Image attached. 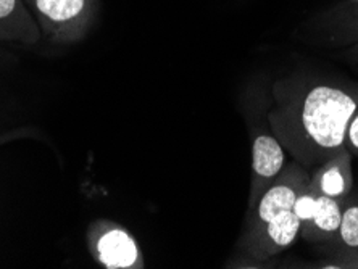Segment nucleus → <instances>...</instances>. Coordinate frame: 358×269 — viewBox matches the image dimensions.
<instances>
[{"instance_id":"nucleus-1","label":"nucleus","mask_w":358,"mask_h":269,"mask_svg":"<svg viewBox=\"0 0 358 269\" xmlns=\"http://www.w3.org/2000/svg\"><path fill=\"white\" fill-rule=\"evenodd\" d=\"M358 96L331 82L279 81L268 112L271 134L294 160L308 170L345 147V133Z\"/></svg>"},{"instance_id":"nucleus-2","label":"nucleus","mask_w":358,"mask_h":269,"mask_svg":"<svg viewBox=\"0 0 358 269\" xmlns=\"http://www.w3.org/2000/svg\"><path fill=\"white\" fill-rule=\"evenodd\" d=\"M312 171L296 160L286 163L275 182L252 208H247L238 249L255 261H266L294 245L300 221L294 212L299 194L308 186Z\"/></svg>"},{"instance_id":"nucleus-3","label":"nucleus","mask_w":358,"mask_h":269,"mask_svg":"<svg viewBox=\"0 0 358 269\" xmlns=\"http://www.w3.org/2000/svg\"><path fill=\"white\" fill-rule=\"evenodd\" d=\"M24 3L42 38L54 45H70L86 39L100 10V0H24Z\"/></svg>"},{"instance_id":"nucleus-4","label":"nucleus","mask_w":358,"mask_h":269,"mask_svg":"<svg viewBox=\"0 0 358 269\" xmlns=\"http://www.w3.org/2000/svg\"><path fill=\"white\" fill-rule=\"evenodd\" d=\"M87 250L105 269H142L144 255L131 232L115 221L96 219L86 231Z\"/></svg>"},{"instance_id":"nucleus-5","label":"nucleus","mask_w":358,"mask_h":269,"mask_svg":"<svg viewBox=\"0 0 358 269\" xmlns=\"http://www.w3.org/2000/svg\"><path fill=\"white\" fill-rule=\"evenodd\" d=\"M294 212L300 221V237L312 244H324L333 239L339 229L342 203L308 182L299 194Z\"/></svg>"},{"instance_id":"nucleus-6","label":"nucleus","mask_w":358,"mask_h":269,"mask_svg":"<svg viewBox=\"0 0 358 269\" xmlns=\"http://www.w3.org/2000/svg\"><path fill=\"white\" fill-rule=\"evenodd\" d=\"M286 166V150L270 133H257L252 139V177L249 207L252 208Z\"/></svg>"},{"instance_id":"nucleus-7","label":"nucleus","mask_w":358,"mask_h":269,"mask_svg":"<svg viewBox=\"0 0 358 269\" xmlns=\"http://www.w3.org/2000/svg\"><path fill=\"white\" fill-rule=\"evenodd\" d=\"M310 184L320 192L336 198L344 203L354 191V174H352V154L349 150L341 149L338 154L328 158L323 165L312 170Z\"/></svg>"},{"instance_id":"nucleus-8","label":"nucleus","mask_w":358,"mask_h":269,"mask_svg":"<svg viewBox=\"0 0 358 269\" xmlns=\"http://www.w3.org/2000/svg\"><path fill=\"white\" fill-rule=\"evenodd\" d=\"M42 33L24 0H0V42L33 47Z\"/></svg>"},{"instance_id":"nucleus-9","label":"nucleus","mask_w":358,"mask_h":269,"mask_svg":"<svg viewBox=\"0 0 358 269\" xmlns=\"http://www.w3.org/2000/svg\"><path fill=\"white\" fill-rule=\"evenodd\" d=\"M338 242L344 252H358V197L349 195L342 203L339 229L328 244Z\"/></svg>"},{"instance_id":"nucleus-10","label":"nucleus","mask_w":358,"mask_h":269,"mask_svg":"<svg viewBox=\"0 0 358 269\" xmlns=\"http://www.w3.org/2000/svg\"><path fill=\"white\" fill-rule=\"evenodd\" d=\"M345 149L350 154H358V108L352 116L349 126H347L345 133Z\"/></svg>"}]
</instances>
